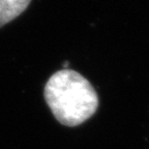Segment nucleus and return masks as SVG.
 I'll return each mask as SVG.
<instances>
[{
  "label": "nucleus",
  "mask_w": 149,
  "mask_h": 149,
  "mask_svg": "<svg viewBox=\"0 0 149 149\" xmlns=\"http://www.w3.org/2000/svg\"><path fill=\"white\" fill-rule=\"evenodd\" d=\"M45 99L54 117L74 127L89 119L97 111V93L85 77L63 69L52 74L45 87Z\"/></svg>",
  "instance_id": "nucleus-1"
},
{
  "label": "nucleus",
  "mask_w": 149,
  "mask_h": 149,
  "mask_svg": "<svg viewBox=\"0 0 149 149\" xmlns=\"http://www.w3.org/2000/svg\"><path fill=\"white\" fill-rule=\"evenodd\" d=\"M31 0H0V27L19 17Z\"/></svg>",
  "instance_id": "nucleus-2"
}]
</instances>
